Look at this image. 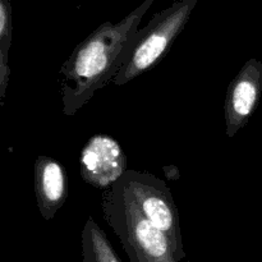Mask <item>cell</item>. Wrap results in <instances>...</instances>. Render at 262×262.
<instances>
[{"label":"cell","mask_w":262,"mask_h":262,"mask_svg":"<svg viewBox=\"0 0 262 262\" xmlns=\"http://www.w3.org/2000/svg\"><path fill=\"white\" fill-rule=\"evenodd\" d=\"M155 0H143L119 22L106 20L72 51L61 64V112L73 117L99 90L114 81L140 23Z\"/></svg>","instance_id":"1"},{"label":"cell","mask_w":262,"mask_h":262,"mask_svg":"<svg viewBox=\"0 0 262 262\" xmlns=\"http://www.w3.org/2000/svg\"><path fill=\"white\" fill-rule=\"evenodd\" d=\"M101 209L130 262H183L169 238L138 211L118 182L104 191Z\"/></svg>","instance_id":"2"},{"label":"cell","mask_w":262,"mask_h":262,"mask_svg":"<svg viewBox=\"0 0 262 262\" xmlns=\"http://www.w3.org/2000/svg\"><path fill=\"white\" fill-rule=\"evenodd\" d=\"M199 0H178L154 14L150 22L135 35L124 63L114 78L115 86H123L155 67L170 50L191 18Z\"/></svg>","instance_id":"3"},{"label":"cell","mask_w":262,"mask_h":262,"mask_svg":"<svg viewBox=\"0 0 262 262\" xmlns=\"http://www.w3.org/2000/svg\"><path fill=\"white\" fill-rule=\"evenodd\" d=\"M118 184L138 211L169 238L177 257L184 262L186 251L178 209L165 182L147 171L127 170Z\"/></svg>","instance_id":"4"},{"label":"cell","mask_w":262,"mask_h":262,"mask_svg":"<svg viewBox=\"0 0 262 262\" xmlns=\"http://www.w3.org/2000/svg\"><path fill=\"white\" fill-rule=\"evenodd\" d=\"M127 164V156L120 143L102 133L90 137L79 154L82 179L102 191L122 179L128 170Z\"/></svg>","instance_id":"5"},{"label":"cell","mask_w":262,"mask_h":262,"mask_svg":"<svg viewBox=\"0 0 262 262\" xmlns=\"http://www.w3.org/2000/svg\"><path fill=\"white\" fill-rule=\"evenodd\" d=\"M262 94V61L250 59L228 87L224 102L225 135L234 137L255 114Z\"/></svg>","instance_id":"6"},{"label":"cell","mask_w":262,"mask_h":262,"mask_svg":"<svg viewBox=\"0 0 262 262\" xmlns=\"http://www.w3.org/2000/svg\"><path fill=\"white\" fill-rule=\"evenodd\" d=\"M33 186L41 216L54 219L68 197V176L63 164L49 156H38L33 166Z\"/></svg>","instance_id":"7"},{"label":"cell","mask_w":262,"mask_h":262,"mask_svg":"<svg viewBox=\"0 0 262 262\" xmlns=\"http://www.w3.org/2000/svg\"><path fill=\"white\" fill-rule=\"evenodd\" d=\"M81 242L82 262H122L107 239L106 233L92 216L87 217L82 229Z\"/></svg>","instance_id":"8"},{"label":"cell","mask_w":262,"mask_h":262,"mask_svg":"<svg viewBox=\"0 0 262 262\" xmlns=\"http://www.w3.org/2000/svg\"><path fill=\"white\" fill-rule=\"evenodd\" d=\"M12 5L10 0H0V60L9 61L12 46Z\"/></svg>","instance_id":"9"},{"label":"cell","mask_w":262,"mask_h":262,"mask_svg":"<svg viewBox=\"0 0 262 262\" xmlns=\"http://www.w3.org/2000/svg\"><path fill=\"white\" fill-rule=\"evenodd\" d=\"M164 171H165V176L168 177V179L170 181H174V179H178L179 178V171L178 168L174 165H168V166H164Z\"/></svg>","instance_id":"10"}]
</instances>
